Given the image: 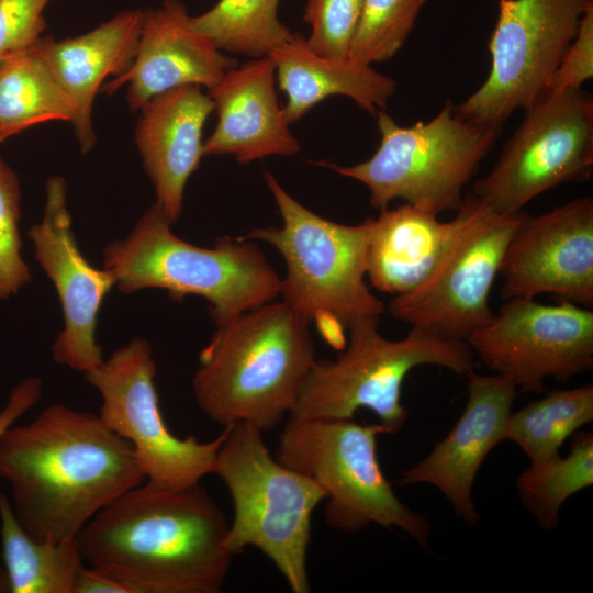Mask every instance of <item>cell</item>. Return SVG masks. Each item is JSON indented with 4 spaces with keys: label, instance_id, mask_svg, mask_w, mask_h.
Listing matches in <instances>:
<instances>
[{
    "label": "cell",
    "instance_id": "cell-14",
    "mask_svg": "<svg viewBox=\"0 0 593 593\" xmlns=\"http://www.w3.org/2000/svg\"><path fill=\"white\" fill-rule=\"evenodd\" d=\"M467 343L489 369L522 392H542L549 378L567 381L592 369L593 311L564 300L542 304L512 298Z\"/></svg>",
    "mask_w": 593,
    "mask_h": 593
},
{
    "label": "cell",
    "instance_id": "cell-28",
    "mask_svg": "<svg viewBox=\"0 0 593 593\" xmlns=\"http://www.w3.org/2000/svg\"><path fill=\"white\" fill-rule=\"evenodd\" d=\"M279 0H219L192 16L195 29L219 49L260 58L290 41L294 33L277 15Z\"/></svg>",
    "mask_w": 593,
    "mask_h": 593
},
{
    "label": "cell",
    "instance_id": "cell-29",
    "mask_svg": "<svg viewBox=\"0 0 593 593\" xmlns=\"http://www.w3.org/2000/svg\"><path fill=\"white\" fill-rule=\"evenodd\" d=\"M427 0H363L348 57L372 65L391 59L404 45Z\"/></svg>",
    "mask_w": 593,
    "mask_h": 593
},
{
    "label": "cell",
    "instance_id": "cell-24",
    "mask_svg": "<svg viewBox=\"0 0 593 593\" xmlns=\"http://www.w3.org/2000/svg\"><path fill=\"white\" fill-rule=\"evenodd\" d=\"M0 537L12 593H72L83 566L77 537L58 542L32 538L19 524L9 496L0 492Z\"/></svg>",
    "mask_w": 593,
    "mask_h": 593
},
{
    "label": "cell",
    "instance_id": "cell-4",
    "mask_svg": "<svg viewBox=\"0 0 593 593\" xmlns=\"http://www.w3.org/2000/svg\"><path fill=\"white\" fill-rule=\"evenodd\" d=\"M265 180L282 226L256 227L239 237L266 242L280 253L286 265L281 301L340 351L350 326L387 312L366 283L370 217L357 225L332 222L293 199L269 171Z\"/></svg>",
    "mask_w": 593,
    "mask_h": 593
},
{
    "label": "cell",
    "instance_id": "cell-6",
    "mask_svg": "<svg viewBox=\"0 0 593 593\" xmlns=\"http://www.w3.org/2000/svg\"><path fill=\"white\" fill-rule=\"evenodd\" d=\"M262 430L250 423L225 426L213 474L227 488L233 518L226 546L235 557L247 547L266 555L294 593H309L311 519L326 499L312 478L272 456Z\"/></svg>",
    "mask_w": 593,
    "mask_h": 593
},
{
    "label": "cell",
    "instance_id": "cell-22",
    "mask_svg": "<svg viewBox=\"0 0 593 593\" xmlns=\"http://www.w3.org/2000/svg\"><path fill=\"white\" fill-rule=\"evenodd\" d=\"M269 57L279 88L287 97L282 108L289 124L300 120L329 96H345L376 115L384 110L396 82L370 65L334 59L314 53L300 34L276 47Z\"/></svg>",
    "mask_w": 593,
    "mask_h": 593
},
{
    "label": "cell",
    "instance_id": "cell-13",
    "mask_svg": "<svg viewBox=\"0 0 593 593\" xmlns=\"http://www.w3.org/2000/svg\"><path fill=\"white\" fill-rule=\"evenodd\" d=\"M489 41L490 72L456 109L475 123L503 127L517 109L548 93L550 78L592 0H497Z\"/></svg>",
    "mask_w": 593,
    "mask_h": 593
},
{
    "label": "cell",
    "instance_id": "cell-36",
    "mask_svg": "<svg viewBox=\"0 0 593 593\" xmlns=\"http://www.w3.org/2000/svg\"><path fill=\"white\" fill-rule=\"evenodd\" d=\"M494 1V0H493Z\"/></svg>",
    "mask_w": 593,
    "mask_h": 593
},
{
    "label": "cell",
    "instance_id": "cell-2",
    "mask_svg": "<svg viewBox=\"0 0 593 593\" xmlns=\"http://www.w3.org/2000/svg\"><path fill=\"white\" fill-rule=\"evenodd\" d=\"M228 525L201 482H143L99 511L77 539L83 560L126 593H220L234 558Z\"/></svg>",
    "mask_w": 593,
    "mask_h": 593
},
{
    "label": "cell",
    "instance_id": "cell-33",
    "mask_svg": "<svg viewBox=\"0 0 593 593\" xmlns=\"http://www.w3.org/2000/svg\"><path fill=\"white\" fill-rule=\"evenodd\" d=\"M593 77V5L581 19L578 32L550 78L549 91L581 88Z\"/></svg>",
    "mask_w": 593,
    "mask_h": 593
},
{
    "label": "cell",
    "instance_id": "cell-31",
    "mask_svg": "<svg viewBox=\"0 0 593 593\" xmlns=\"http://www.w3.org/2000/svg\"><path fill=\"white\" fill-rule=\"evenodd\" d=\"M363 0H307L304 20L311 26L306 45L316 54L348 58Z\"/></svg>",
    "mask_w": 593,
    "mask_h": 593
},
{
    "label": "cell",
    "instance_id": "cell-9",
    "mask_svg": "<svg viewBox=\"0 0 593 593\" xmlns=\"http://www.w3.org/2000/svg\"><path fill=\"white\" fill-rule=\"evenodd\" d=\"M379 424L353 418H300L289 416L275 458L312 478L326 493V524L344 533L370 524L398 527L428 549L430 524L409 508L385 479L377 454Z\"/></svg>",
    "mask_w": 593,
    "mask_h": 593
},
{
    "label": "cell",
    "instance_id": "cell-25",
    "mask_svg": "<svg viewBox=\"0 0 593 593\" xmlns=\"http://www.w3.org/2000/svg\"><path fill=\"white\" fill-rule=\"evenodd\" d=\"M74 119V105L31 48L0 61V142L33 125Z\"/></svg>",
    "mask_w": 593,
    "mask_h": 593
},
{
    "label": "cell",
    "instance_id": "cell-32",
    "mask_svg": "<svg viewBox=\"0 0 593 593\" xmlns=\"http://www.w3.org/2000/svg\"><path fill=\"white\" fill-rule=\"evenodd\" d=\"M49 0H0V61L27 51L46 29L43 10Z\"/></svg>",
    "mask_w": 593,
    "mask_h": 593
},
{
    "label": "cell",
    "instance_id": "cell-12",
    "mask_svg": "<svg viewBox=\"0 0 593 593\" xmlns=\"http://www.w3.org/2000/svg\"><path fill=\"white\" fill-rule=\"evenodd\" d=\"M83 374L101 396L99 417L132 446L146 483L182 489L212 474L225 427L210 441L171 433L160 411L156 363L146 339L133 338Z\"/></svg>",
    "mask_w": 593,
    "mask_h": 593
},
{
    "label": "cell",
    "instance_id": "cell-30",
    "mask_svg": "<svg viewBox=\"0 0 593 593\" xmlns=\"http://www.w3.org/2000/svg\"><path fill=\"white\" fill-rule=\"evenodd\" d=\"M20 199L18 178L0 157V300L18 293L32 279L21 255Z\"/></svg>",
    "mask_w": 593,
    "mask_h": 593
},
{
    "label": "cell",
    "instance_id": "cell-7",
    "mask_svg": "<svg viewBox=\"0 0 593 593\" xmlns=\"http://www.w3.org/2000/svg\"><path fill=\"white\" fill-rule=\"evenodd\" d=\"M379 322L354 324L335 359L315 360L289 416L353 418L359 409H368L384 434H395L409 416L401 389L411 370L435 365L466 377L474 371V354L467 342L416 326L392 340L380 334Z\"/></svg>",
    "mask_w": 593,
    "mask_h": 593
},
{
    "label": "cell",
    "instance_id": "cell-20",
    "mask_svg": "<svg viewBox=\"0 0 593 593\" xmlns=\"http://www.w3.org/2000/svg\"><path fill=\"white\" fill-rule=\"evenodd\" d=\"M214 110L199 86H183L150 99L142 109L135 142L156 192V204L174 223L188 179L203 156L202 130Z\"/></svg>",
    "mask_w": 593,
    "mask_h": 593
},
{
    "label": "cell",
    "instance_id": "cell-15",
    "mask_svg": "<svg viewBox=\"0 0 593 593\" xmlns=\"http://www.w3.org/2000/svg\"><path fill=\"white\" fill-rule=\"evenodd\" d=\"M501 296L549 293L593 306V199L579 197L539 215L525 213L501 262Z\"/></svg>",
    "mask_w": 593,
    "mask_h": 593
},
{
    "label": "cell",
    "instance_id": "cell-34",
    "mask_svg": "<svg viewBox=\"0 0 593 593\" xmlns=\"http://www.w3.org/2000/svg\"><path fill=\"white\" fill-rule=\"evenodd\" d=\"M43 385L37 377H27L10 392L4 407L0 411V435L31 410L42 398Z\"/></svg>",
    "mask_w": 593,
    "mask_h": 593
},
{
    "label": "cell",
    "instance_id": "cell-16",
    "mask_svg": "<svg viewBox=\"0 0 593 593\" xmlns=\"http://www.w3.org/2000/svg\"><path fill=\"white\" fill-rule=\"evenodd\" d=\"M29 236L35 258L54 283L63 309L64 328L53 345V358L86 373L104 360L96 338L97 322L115 280L107 269L91 266L79 250L61 177L47 180L44 215L31 227Z\"/></svg>",
    "mask_w": 593,
    "mask_h": 593
},
{
    "label": "cell",
    "instance_id": "cell-3",
    "mask_svg": "<svg viewBox=\"0 0 593 593\" xmlns=\"http://www.w3.org/2000/svg\"><path fill=\"white\" fill-rule=\"evenodd\" d=\"M315 360L310 325L272 301L216 325L199 355L193 395L223 427L244 422L269 432L293 410Z\"/></svg>",
    "mask_w": 593,
    "mask_h": 593
},
{
    "label": "cell",
    "instance_id": "cell-19",
    "mask_svg": "<svg viewBox=\"0 0 593 593\" xmlns=\"http://www.w3.org/2000/svg\"><path fill=\"white\" fill-rule=\"evenodd\" d=\"M275 81V65L267 56L227 70L210 89L217 124L203 142V156L231 155L248 164L299 153L300 143L279 105Z\"/></svg>",
    "mask_w": 593,
    "mask_h": 593
},
{
    "label": "cell",
    "instance_id": "cell-35",
    "mask_svg": "<svg viewBox=\"0 0 593 593\" xmlns=\"http://www.w3.org/2000/svg\"><path fill=\"white\" fill-rule=\"evenodd\" d=\"M10 592L9 581L4 569H0V593Z\"/></svg>",
    "mask_w": 593,
    "mask_h": 593
},
{
    "label": "cell",
    "instance_id": "cell-8",
    "mask_svg": "<svg viewBox=\"0 0 593 593\" xmlns=\"http://www.w3.org/2000/svg\"><path fill=\"white\" fill-rule=\"evenodd\" d=\"M376 116L381 141L369 159L351 166L324 165L363 183L378 210L395 199L436 215L459 210L463 188L503 128L461 116L451 100L430 121L410 126L399 125L383 110Z\"/></svg>",
    "mask_w": 593,
    "mask_h": 593
},
{
    "label": "cell",
    "instance_id": "cell-1",
    "mask_svg": "<svg viewBox=\"0 0 593 593\" xmlns=\"http://www.w3.org/2000/svg\"><path fill=\"white\" fill-rule=\"evenodd\" d=\"M0 478L19 524L44 542L77 537L99 511L145 482L125 439L98 414L61 403L0 435Z\"/></svg>",
    "mask_w": 593,
    "mask_h": 593
},
{
    "label": "cell",
    "instance_id": "cell-11",
    "mask_svg": "<svg viewBox=\"0 0 593 593\" xmlns=\"http://www.w3.org/2000/svg\"><path fill=\"white\" fill-rule=\"evenodd\" d=\"M593 171V99L582 88L549 91L524 110L493 168L471 192L492 210L516 214L563 183Z\"/></svg>",
    "mask_w": 593,
    "mask_h": 593
},
{
    "label": "cell",
    "instance_id": "cell-23",
    "mask_svg": "<svg viewBox=\"0 0 593 593\" xmlns=\"http://www.w3.org/2000/svg\"><path fill=\"white\" fill-rule=\"evenodd\" d=\"M405 203L370 217L367 277L371 286L392 295L415 288L433 268L450 223Z\"/></svg>",
    "mask_w": 593,
    "mask_h": 593
},
{
    "label": "cell",
    "instance_id": "cell-17",
    "mask_svg": "<svg viewBox=\"0 0 593 593\" xmlns=\"http://www.w3.org/2000/svg\"><path fill=\"white\" fill-rule=\"evenodd\" d=\"M468 401L447 436L415 466L405 470L400 485L428 483L450 502L456 515L477 526L480 515L472 500L478 471L490 451L506 439L517 387L501 374L469 373Z\"/></svg>",
    "mask_w": 593,
    "mask_h": 593
},
{
    "label": "cell",
    "instance_id": "cell-26",
    "mask_svg": "<svg viewBox=\"0 0 593 593\" xmlns=\"http://www.w3.org/2000/svg\"><path fill=\"white\" fill-rule=\"evenodd\" d=\"M593 421V385L556 389L512 413L506 439L539 462L559 456V448L575 430Z\"/></svg>",
    "mask_w": 593,
    "mask_h": 593
},
{
    "label": "cell",
    "instance_id": "cell-10",
    "mask_svg": "<svg viewBox=\"0 0 593 593\" xmlns=\"http://www.w3.org/2000/svg\"><path fill=\"white\" fill-rule=\"evenodd\" d=\"M525 213H499L468 192L449 221L447 239L430 271L415 288L394 295L387 311L411 326L467 342L494 316L490 292Z\"/></svg>",
    "mask_w": 593,
    "mask_h": 593
},
{
    "label": "cell",
    "instance_id": "cell-27",
    "mask_svg": "<svg viewBox=\"0 0 593 593\" xmlns=\"http://www.w3.org/2000/svg\"><path fill=\"white\" fill-rule=\"evenodd\" d=\"M593 484V435L577 433L566 457L530 462L515 485L524 507L540 527H558L562 504L573 494Z\"/></svg>",
    "mask_w": 593,
    "mask_h": 593
},
{
    "label": "cell",
    "instance_id": "cell-21",
    "mask_svg": "<svg viewBox=\"0 0 593 593\" xmlns=\"http://www.w3.org/2000/svg\"><path fill=\"white\" fill-rule=\"evenodd\" d=\"M144 12L126 11L74 38L41 37L31 49L42 57L74 105V126L81 150L96 142L92 108L104 79L133 63Z\"/></svg>",
    "mask_w": 593,
    "mask_h": 593
},
{
    "label": "cell",
    "instance_id": "cell-5",
    "mask_svg": "<svg viewBox=\"0 0 593 593\" xmlns=\"http://www.w3.org/2000/svg\"><path fill=\"white\" fill-rule=\"evenodd\" d=\"M171 224L154 203L124 239L104 248V269L120 291L155 288L175 300L201 296L215 326L279 296L281 278L257 245L225 236L200 247L176 236Z\"/></svg>",
    "mask_w": 593,
    "mask_h": 593
},
{
    "label": "cell",
    "instance_id": "cell-18",
    "mask_svg": "<svg viewBox=\"0 0 593 593\" xmlns=\"http://www.w3.org/2000/svg\"><path fill=\"white\" fill-rule=\"evenodd\" d=\"M236 59L221 49L192 23L177 0L144 12L142 31L132 65L103 87L112 94L127 83V102L141 110L150 99L183 86L214 87Z\"/></svg>",
    "mask_w": 593,
    "mask_h": 593
}]
</instances>
